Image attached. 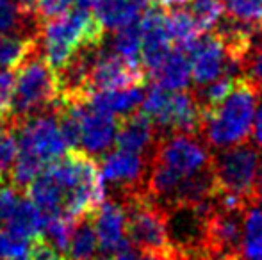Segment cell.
Masks as SVG:
<instances>
[{"mask_svg": "<svg viewBox=\"0 0 262 260\" xmlns=\"http://www.w3.org/2000/svg\"><path fill=\"white\" fill-rule=\"evenodd\" d=\"M104 36L105 31L93 11L73 4L64 14L43 21L38 32V46L41 49V59L57 73L79 52L98 49Z\"/></svg>", "mask_w": 262, "mask_h": 260, "instance_id": "1", "label": "cell"}, {"mask_svg": "<svg viewBox=\"0 0 262 260\" xmlns=\"http://www.w3.org/2000/svg\"><path fill=\"white\" fill-rule=\"evenodd\" d=\"M260 93L248 77H237L230 94L216 109L202 116L198 135L205 145L225 150L248 141Z\"/></svg>", "mask_w": 262, "mask_h": 260, "instance_id": "2", "label": "cell"}, {"mask_svg": "<svg viewBox=\"0 0 262 260\" xmlns=\"http://www.w3.org/2000/svg\"><path fill=\"white\" fill-rule=\"evenodd\" d=\"M45 173L62 193V212L72 219H82L105 200V184L95 159L84 153L64 155L49 164Z\"/></svg>", "mask_w": 262, "mask_h": 260, "instance_id": "3", "label": "cell"}, {"mask_svg": "<svg viewBox=\"0 0 262 260\" xmlns=\"http://www.w3.org/2000/svg\"><path fill=\"white\" fill-rule=\"evenodd\" d=\"M150 168L164 173L179 185L173 205L177 207L186 182L212 170V152L200 135L166 134L157 137Z\"/></svg>", "mask_w": 262, "mask_h": 260, "instance_id": "4", "label": "cell"}, {"mask_svg": "<svg viewBox=\"0 0 262 260\" xmlns=\"http://www.w3.org/2000/svg\"><path fill=\"white\" fill-rule=\"evenodd\" d=\"M59 98H61V89H59L57 73L41 59V56L32 54L18 68V73L14 77L11 114H16L20 118L39 114Z\"/></svg>", "mask_w": 262, "mask_h": 260, "instance_id": "5", "label": "cell"}, {"mask_svg": "<svg viewBox=\"0 0 262 260\" xmlns=\"http://www.w3.org/2000/svg\"><path fill=\"white\" fill-rule=\"evenodd\" d=\"M260 153L248 141L212 153L214 196L228 195L252 200Z\"/></svg>", "mask_w": 262, "mask_h": 260, "instance_id": "6", "label": "cell"}, {"mask_svg": "<svg viewBox=\"0 0 262 260\" xmlns=\"http://www.w3.org/2000/svg\"><path fill=\"white\" fill-rule=\"evenodd\" d=\"M127 239L134 248L148 253L168 255L175 251L168 237L166 212L145 193L128 196L127 205Z\"/></svg>", "mask_w": 262, "mask_h": 260, "instance_id": "7", "label": "cell"}, {"mask_svg": "<svg viewBox=\"0 0 262 260\" xmlns=\"http://www.w3.org/2000/svg\"><path fill=\"white\" fill-rule=\"evenodd\" d=\"M243 212L245 207L232 208L210 201L205 212L200 260L241 258Z\"/></svg>", "mask_w": 262, "mask_h": 260, "instance_id": "8", "label": "cell"}, {"mask_svg": "<svg viewBox=\"0 0 262 260\" xmlns=\"http://www.w3.org/2000/svg\"><path fill=\"white\" fill-rule=\"evenodd\" d=\"M16 139L20 152L36 159L43 166H49L61 157L68 155V150H72L62 134L59 116L49 112L24 118Z\"/></svg>", "mask_w": 262, "mask_h": 260, "instance_id": "9", "label": "cell"}, {"mask_svg": "<svg viewBox=\"0 0 262 260\" xmlns=\"http://www.w3.org/2000/svg\"><path fill=\"white\" fill-rule=\"evenodd\" d=\"M143 82H145V69H143V66L128 64L127 61L120 59L116 54L102 52L98 49L95 52L93 59H91L84 93H88V91L141 87Z\"/></svg>", "mask_w": 262, "mask_h": 260, "instance_id": "10", "label": "cell"}, {"mask_svg": "<svg viewBox=\"0 0 262 260\" xmlns=\"http://www.w3.org/2000/svg\"><path fill=\"white\" fill-rule=\"evenodd\" d=\"M150 160L139 153L125 152V150H113L102 157L98 166L104 184H111L118 189H125L132 195L143 193L141 187L146 185Z\"/></svg>", "mask_w": 262, "mask_h": 260, "instance_id": "11", "label": "cell"}, {"mask_svg": "<svg viewBox=\"0 0 262 260\" xmlns=\"http://www.w3.org/2000/svg\"><path fill=\"white\" fill-rule=\"evenodd\" d=\"M93 214L91 226L100 248V260H109L114 253L130 244L127 239L125 205L116 200H104V203Z\"/></svg>", "mask_w": 262, "mask_h": 260, "instance_id": "12", "label": "cell"}, {"mask_svg": "<svg viewBox=\"0 0 262 260\" xmlns=\"http://www.w3.org/2000/svg\"><path fill=\"white\" fill-rule=\"evenodd\" d=\"M138 25L141 31V66L143 69L154 73L173 50L171 39L166 31L164 11L150 6L141 20H138Z\"/></svg>", "mask_w": 262, "mask_h": 260, "instance_id": "13", "label": "cell"}, {"mask_svg": "<svg viewBox=\"0 0 262 260\" xmlns=\"http://www.w3.org/2000/svg\"><path fill=\"white\" fill-rule=\"evenodd\" d=\"M189 54L191 77L198 87H204L217 80L220 77L227 75V52H225V45L217 34L212 32L205 38L202 36L196 45L189 50Z\"/></svg>", "mask_w": 262, "mask_h": 260, "instance_id": "14", "label": "cell"}, {"mask_svg": "<svg viewBox=\"0 0 262 260\" xmlns=\"http://www.w3.org/2000/svg\"><path fill=\"white\" fill-rule=\"evenodd\" d=\"M73 4L93 11L104 31H120L136 23L152 6L150 0H75Z\"/></svg>", "mask_w": 262, "mask_h": 260, "instance_id": "15", "label": "cell"}, {"mask_svg": "<svg viewBox=\"0 0 262 260\" xmlns=\"http://www.w3.org/2000/svg\"><path fill=\"white\" fill-rule=\"evenodd\" d=\"M157 141V129L145 114L141 112H132L130 116H125L118 123L116 132V146L125 152L146 155L152 153Z\"/></svg>", "mask_w": 262, "mask_h": 260, "instance_id": "16", "label": "cell"}, {"mask_svg": "<svg viewBox=\"0 0 262 260\" xmlns=\"http://www.w3.org/2000/svg\"><path fill=\"white\" fill-rule=\"evenodd\" d=\"M80 98H84L88 105L114 118H125L136 112V109L143 102L141 87H127V89H109V91H88Z\"/></svg>", "mask_w": 262, "mask_h": 260, "instance_id": "17", "label": "cell"}, {"mask_svg": "<svg viewBox=\"0 0 262 260\" xmlns=\"http://www.w3.org/2000/svg\"><path fill=\"white\" fill-rule=\"evenodd\" d=\"M241 260H262V203L248 200L243 212Z\"/></svg>", "mask_w": 262, "mask_h": 260, "instance_id": "18", "label": "cell"}, {"mask_svg": "<svg viewBox=\"0 0 262 260\" xmlns=\"http://www.w3.org/2000/svg\"><path fill=\"white\" fill-rule=\"evenodd\" d=\"M154 84L166 91H184L187 89L191 80V69L189 61H187L186 54L180 50L173 49L168 54L161 66L152 73Z\"/></svg>", "mask_w": 262, "mask_h": 260, "instance_id": "19", "label": "cell"}, {"mask_svg": "<svg viewBox=\"0 0 262 260\" xmlns=\"http://www.w3.org/2000/svg\"><path fill=\"white\" fill-rule=\"evenodd\" d=\"M43 226H45V216L24 198L18 203L9 221L6 223V230L11 235L27 241V243H32L43 235Z\"/></svg>", "mask_w": 262, "mask_h": 260, "instance_id": "20", "label": "cell"}, {"mask_svg": "<svg viewBox=\"0 0 262 260\" xmlns=\"http://www.w3.org/2000/svg\"><path fill=\"white\" fill-rule=\"evenodd\" d=\"M166 31L171 39V45L175 50L180 52H189L196 41L202 38L200 29L196 27L194 20L189 16V13L184 9H171L164 11Z\"/></svg>", "mask_w": 262, "mask_h": 260, "instance_id": "21", "label": "cell"}, {"mask_svg": "<svg viewBox=\"0 0 262 260\" xmlns=\"http://www.w3.org/2000/svg\"><path fill=\"white\" fill-rule=\"evenodd\" d=\"M38 50V36L0 34V69L20 68Z\"/></svg>", "mask_w": 262, "mask_h": 260, "instance_id": "22", "label": "cell"}, {"mask_svg": "<svg viewBox=\"0 0 262 260\" xmlns=\"http://www.w3.org/2000/svg\"><path fill=\"white\" fill-rule=\"evenodd\" d=\"M29 201L41 212L43 216H54L62 212V193L59 185L43 171L31 185H29Z\"/></svg>", "mask_w": 262, "mask_h": 260, "instance_id": "23", "label": "cell"}, {"mask_svg": "<svg viewBox=\"0 0 262 260\" xmlns=\"http://www.w3.org/2000/svg\"><path fill=\"white\" fill-rule=\"evenodd\" d=\"M64 253L68 260H100V248L91 223L82 221L75 225Z\"/></svg>", "mask_w": 262, "mask_h": 260, "instance_id": "24", "label": "cell"}, {"mask_svg": "<svg viewBox=\"0 0 262 260\" xmlns=\"http://www.w3.org/2000/svg\"><path fill=\"white\" fill-rule=\"evenodd\" d=\"M113 54L128 64L141 66V31L138 21L116 31L113 38Z\"/></svg>", "mask_w": 262, "mask_h": 260, "instance_id": "25", "label": "cell"}, {"mask_svg": "<svg viewBox=\"0 0 262 260\" xmlns=\"http://www.w3.org/2000/svg\"><path fill=\"white\" fill-rule=\"evenodd\" d=\"M187 13L194 20L202 34L214 31L225 14V4L221 0H189Z\"/></svg>", "mask_w": 262, "mask_h": 260, "instance_id": "26", "label": "cell"}, {"mask_svg": "<svg viewBox=\"0 0 262 260\" xmlns=\"http://www.w3.org/2000/svg\"><path fill=\"white\" fill-rule=\"evenodd\" d=\"M75 228V219H72L64 212H57L54 216H47L45 226H43V235H45V243L54 246L61 253H64L68 248L70 237Z\"/></svg>", "mask_w": 262, "mask_h": 260, "instance_id": "27", "label": "cell"}, {"mask_svg": "<svg viewBox=\"0 0 262 260\" xmlns=\"http://www.w3.org/2000/svg\"><path fill=\"white\" fill-rule=\"evenodd\" d=\"M39 27L27 23L14 7L13 0H0V34L38 36Z\"/></svg>", "mask_w": 262, "mask_h": 260, "instance_id": "28", "label": "cell"}, {"mask_svg": "<svg viewBox=\"0 0 262 260\" xmlns=\"http://www.w3.org/2000/svg\"><path fill=\"white\" fill-rule=\"evenodd\" d=\"M225 11L235 21L262 25V0H227Z\"/></svg>", "mask_w": 262, "mask_h": 260, "instance_id": "29", "label": "cell"}, {"mask_svg": "<svg viewBox=\"0 0 262 260\" xmlns=\"http://www.w3.org/2000/svg\"><path fill=\"white\" fill-rule=\"evenodd\" d=\"M45 168L47 166H43L36 159H32V157L20 152L13 170H11V177H13L14 185H18V187H29L45 171Z\"/></svg>", "mask_w": 262, "mask_h": 260, "instance_id": "30", "label": "cell"}, {"mask_svg": "<svg viewBox=\"0 0 262 260\" xmlns=\"http://www.w3.org/2000/svg\"><path fill=\"white\" fill-rule=\"evenodd\" d=\"M31 244L24 239L11 235L7 230L0 228V260H16L25 258L31 250Z\"/></svg>", "mask_w": 262, "mask_h": 260, "instance_id": "31", "label": "cell"}, {"mask_svg": "<svg viewBox=\"0 0 262 260\" xmlns=\"http://www.w3.org/2000/svg\"><path fill=\"white\" fill-rule=\"evenodd\" d=\"M18 155H20V146H18L16 135L4 132L0 137V180L7 173H11Z\"/></svg>", "mask_w": 262, "mask_h": 260, "instance_id": "32", "label": "cell"}, {"mask_svg": "<svg viewBox=\"0 0 262 260\" xmlns=\"http://www.w3.org/2000/svg\"><path fill=\"white\" fill-rule=\"evenodd\" d=\"M257 36H255V39H253L252 49H250L245 63H243L241 72H245V77H248V79L262 91V38H260V41H257Z\"/></svg>", "mask_w": 262, "mask_h": 260, "instance_id": "33", "label": "cell"}, {"mask_svg": "<svg viewBox=\"0 0 262 260\" xmlns=\"http://www.w3.org/2000/svg\"><path fill=\"white\" fill-rule=\"evenodd\" d=\"M20 201L21 196L18 193V187L6 180H0V225H6L9 221Z\"/></svg>", "mask_w": 262, "mask_h": 260, "instance_id": "34", "label": "cell"}, {"mask_svg": "<svg viewBox=\"0 0 262 260\" xmlns=\"http://www.w3.org/2000/svg\"><path fill=\"white\" fill-rule=\"evenodd\" d=\"M14 75L9 69H0V118L13 112Z\"/></svg>", "mask_w": 262, "mask_h": 260, "instance_id": "35", "label": "cell"}, {"mask_svg": "<svg viewBox=\"0 0 262 260\" xmlns=\"http://www.w3.org/2000/svg\"><path fill=\"white\" fill-rule=\"evenodd\" d=\"M73 2L75 0H38V9H39L41 21L64 14L66 11H70L73 7Z\"/></svg>", "mask_w": 262, "mask_h": 260, "instance_id": "36", "label": "cell"}, {"mask_svg": "<svg viewBox=\"0 0 262 260\" xmlns=\"http://www.w3.org/2000/svg\"><path fill=\"white\" fill-rule=\"evenodd\" d=\"M27 260H66L64 255L45 241H36L31 244Z\"/></svg>", "mask_w": 262, "mask_h": 260, "instance_id": "37", "label": "cell"}, {"mask_svg": "<svg viewBox=\"0 0 262 260\" xmlns=\"http://www.w3.org/2000/svg\"><path fill=\"white\" fill-rule=\"evenodd\" d=\"M14 7L20 13V16L24 18L27 23L34 25V27H41V16H39L38 9V0H13Z\"/></svg>", "mask_w": 262, "mask_h": 260, "instance_id": "38", "label": "cell"}, {"mask_svg": "<svg viewBox=\"0 0 262 260\" xmlns=\"http://www.w3.org/2000/svg\"><path fill=\"white\" fill-rule=\"evenodd\" d=\"M253 143L257 150H262V104L255 111V118H253Z\"/></svg>", "mask_w": 262, "mask_h": 260, "instance_id": "39", "label": "cell"}, {"mask_svg": "<svg viewBox=\"0 0 262 260\" xmlns=\"http://www.w3.org/2000/svg\"><path fill=\"white\" fill-rule=\"evenodd\" d=\"M253 198H262V160H259V168H257L255 184H253Z\"/></svg>", "mask_w": 262, "mask_h": 260, "instance_id": "40", "label": "cell"}, {"mask_svg": "<svg viewBox=\"0 0 262 260\" xmlns=\"http://www.w3.org/2000/svg\"><path fill=\"white\" fill-rule=\"evenodd\" d=\"M2 134H4V125H2V122H0V137H2Z\"/></svg>", "mask_w": 262, "mask_h": 260, "instance_id": "41", "label": "cell"}, {"mask_svg": "<svg viewBox=\"0 0 262 260\" xmlns=\"http://www.w3.org/2000/svg\"><path fill=\"white\" fill-rule=\"evenodd\" d=\"M16 260H27V257H25V258H16Z\"/></svg>", "mask_w": 262, "mask_h": 260, "instance_id": "42", "label": "cell"}, {"mask_svg": "<svg viewBox=\"0 0 262 260\" xmlns=\"http://www.w3.org/2000/svg\"><path fill=\"white\" fill-rule=\"evenodd\" d=\"M257 200H259V201H260V203H262V198H257Z\"/></svg>", "mask_w": 262, "mask_h": 260, "instance_id": "43", "label": "cell"}]
</instances>
